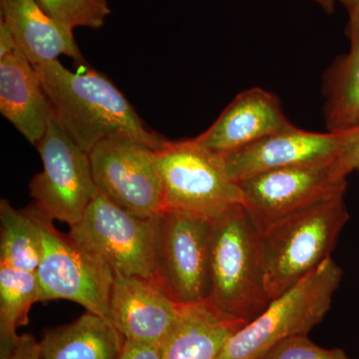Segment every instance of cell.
Wrapping results in <instances>:
<instances>
[{"label": "cell", "instance_id": "8992f818", "mask_svg": "<svg viewBox=\"0 0 359 359\" xmlns=\"http://www.w3.org/2000/svg\"><path fill=\"white\" fill-rule=\"evenodd\" d=\"M164 212H186L214 219L233 205H242L240 187L231 181L221 155L194 139L171 142L157 151Z\"/></svg>", "mask_w": 359, "mask_h": 359}, {"label": "cell", "instance_id": "7402d4cb", "mask_svg": "<svg viewBox=\"0 0 359 359\" xmlns=\"http://www.w3.org/2000/svg\"><path fill=\"white\" fill-rule=\"evenodd\" d=\"M45 13L65 29H99L111 14L108 0H37Z\"/></svg>", "mask_w": 359, "mask_h": 359}, {"label": "cell", "instance_id": "cb8c5ba5", "mask_svg": "<svg viewBox=\"0 0 359 359\" xmlns=\"http://www.w3.org/2000/svg\"><path fill=\"white\" fill-rule=\"evenodd\" d=\"M339 134V153L334 161L335 170L341 178L359 171V128Z\"/></svg>", "mask_w": 359, "mask_h": 359}, {"label": "cell", "instance_id": "83f0119b", "mask_svg": "<svg viewBox=\"0 0 359 359\" xmlns=\"http://www.w3.org/2000/svg\"><path fill=\"white\" fill-rule=\"evenodd\" d=\"M316 2L323 9V11L328 14L334 13L335 6L339 0H313Z\"/></svg>", "mask_w": 359, "mask_h": 359}, {"label": "cell", "instance_id": "7c38bea8", "mask_svg": "<svg viewBox=\"0 0 359 359\" xmlns=\"http://www.w3.org/2000/svg\"><path fill=\"white\" fill-rule=\"evenodd\" d=\"M339 145V134L306 131L294 125L231 154L221 156L226 174L238 184L273 170L332 162L337 158Z\"/></svg>", "mask_w": 359, "mask_h": 359}, {"label": "cell", "instance_id": "ac0fdd59", "mask_svg": "<svg viewBox=\"0 0 359 359\" xmlns=\"http://www.w3.org/2000/svg\"><path fill=\"white\" fill-rule=\"evenodd\" d=\"M347 13L348 51L334 59L323 80V118L330 133L359 128V13Z\"/></svg>", "mask_w": 359, "mask_h": 359}, {"label": "cell", "instance_id": "d4e9b609", "mask_svg": "<svg viewBox=\"0 0 359 359\" xmlns=\"http://www.w3.org/2000/svg\"><path fill=\"white\" fill-rule=\"evenodd\" d=\"M0 359H42L39 341L32 334H21L11 346L0 349Z\"/></svg>", "mask_w": 359, "mask_h": 359}, {"label": "cell", "instance_id": "ffe728a7", "mask_svg": "<svg viewBox=\"0 0 359 359\" xmlns=\"http://www.w3.org/2000/svg\"><path fill=\"white\" fill-rule=\"evenodd\" d=\"M0 263L36 273L43 254V240L30 205L18 210L0 201Z\"/></svg>", "mask_w": 359, "mask_h": 359}, {"label": "cell", "instance_id": "e0dca14e", "mask_svg": "<svg viewBox=\"0 0 359 359\" xmlns=\"http://www.w3.org/2000/svg\"><path fill=\"white\" fill-rule=\"evenodd\" d=\"M245 325L209 299L181 304L173 330L162 344V359H218L231 337Z\"/></svg>", "mask_w": 359, "mask_h": 359}, {"label": "cell", "instance_id": "484cf974", "mask_svg": "<svg viewBox=\"0 0 359 359\" xmlns=\"http://www.w3.org/2000/svg\"><path fill=\"white\" fill-rule=\"evenodd\" d=\"M119 359H162V346L125 339Z\"/></svg>", "mask_w": 359, "mask_h": 359}, {"label": "cell", "instance_id": "9a60e30c", "mask_svg": "<svg viewBox=\"0 0 359 359\" xmlns=\"http://www.w3.org/2000/svg\"><path fill=\"white\" fill-rule=\"evenodd\" d=\"M0 112L34 146L54 119L34 65L18 48L0 58Z\"/></svg>", "mask_w": 359, "mask_h": 359}, {"label": "cell", "instance_id": "4316f807", "mask_svg": "<svg viewBox=\"0 0 359 359\" xmlns=\"http://www.w3.org/2000/svg\"><path fill=\"white\" fill-rule=\"evenodd\" d=\"M13 33L4 21L0 20V58L18 49Z\"/></svg>", "mask_w": 359, "mask_h": 359}, {"label": "cell", "instance_id": "7a4b0ae2", "mask_svg": "<svg viewBox=\"0 0 359 359\" xmlns=\"http://www.w3.org/2000/svg\"><path fill=\"white\" fill-rule=\"evenodd\" d=\"M208 299L245 323L266 311L271 301L266 292L261 233L242 205L211 221Z\"/></svg>", "mask_w": 359, "mask_h": 359}, {"label": "cell", "instance_id": "6da1fadb", "mask_svg": "<svg viewBox=\"0 0 359 359\" xmlns=\"http://www.w3.org/2000/svg\"><path fill=\"white\" fill-rule=\"evenodd\" d=\"M54 120L85 152L100 142L124 139L156 151L169 143L147 128L109 78L94 70L72 72L59 60L34 66Z\"/></svg>", "mask_w": 359, "mask_h": 359}, {"label": "cell", "instance_id": "277c9868", "mask_svg": "<svg viewBox=\"0 0 359 359\" xmlns=\"http://www.w3.org/2000/svg\"><path fill=\"white\" fill-rule=\"evenodd\" d=\"M342 276L341 268L330 257L271 299L266 311L231 337L218 359H256L280 340L309 335L327 316Z\"/></svg>", "mask_w": 359, "mask_h": 359}, {"label": "cell", "instance_id": "d6986e66", "mask_svg": "<svg viewBox=\"0 0 359 359\" xmlns=\"http://www.w3.org/2000/svg\"><path fill=\"white\" fill-rule=\"evenodd\" d=\"M125 337L95 313H86L67 325L45 330L42 359H119Z\"/></svg>", "mask_w": 359, "mask_h": 359}, {"label": "cell", "instance_id": "8fae6325", "mask_svg": "<svg viewBox=\"0 0 359 359\" xmlns=\"http://www.w3.org/2000/svg\"><path fill=\"white\" fill-rule=\"evenodd\" d=\"M211 221L176 211L161 217L154 282L179 304L209 299Z\"/></svg>", "mask_w": 359, "mask_h": 359}, {"label": "cell", "instance_id": "3957f363", "mask_svg": "<svg viewBox=\"0 0 359 359\" xmlns=\"http://www.w3.org/2000/svg\"><path fill=\"white\" fill-rule=\"evenodd\" d=\"M346 192L309 205L261 233L269 299L280 297L330 259L349 219Z\"/></svg>", "mask_w": 359, "mask_h": 359}, {"label": "cell", "instance_id": "30bf717a", "mask_svg": "<svg viewBox=\"0 0 359 359\" xmlns=\"http://www.w3.org/2000/svg\"><path fill=\"white\" fill-rule=\"evenodd\" d=\"M97 190L136 216H160L164 189L157 151L137 142L109 139L89 153Z\"/></svg>", "mask_w": 359, "mask_h": 359}, {"label": "cell", "instance_id": "9c48e42d", "mask_svg": "<svg viewBox=\"0 0 359 359\" xmlns=\"http://www.w3.org/2000/svg\"><path fill=\"white\" fill-rule=\"evenodd\" d=\"M334 161L273 170L238 182L242 207L257 231L263 233L294 212L346 192L347 180L337 174Z\"/></svg>", "mask_w": 359, "mask_h": 359}, {"label": "cell", "instance_id": "f1b7e54d", "mask_svg": "<svg viewBox=\"0 0 359 359\" xmlns=\"http://www.w3.org/2000/svg\"><path fill=\"white\" fill-rule=\"evenodd\" d=\"M339 2L344 4L346 11H356L359 13V0H339Z\"/></svg>", "mask_w": 359, "mask_h": 359}, {"label": "cell", "instance_id": "44dd1931", "mask_svg": "<svg viewBox=\"0 0 359 359\" xmlns=\"http://www.w3.org/2000/svg\"><path fill=\"white\" fill-rule=\"evenodd\" d=\"M36 302H41L36 273L0 263V349L18 339V328L29 323V311Z\"/></svg>", "mask_w": 359, "mask_h": 359}, {"label": "cell", "instance_id": "2e32d148", "mask_svg": "<svg viewBox=\"0 0 359 359\" xmlns=\"http://www.w3.org/2000/svg\"><path fill=\"white\" fill-rule=\"evenodd\" d=\"M0 20L11 29L18 49L33 65L58 60L61 55L84 65L73 32L45 13L37 0H0Z\"/></svg>", "mask_w": 359, "mask_h": 359}, {"label": "cell", "instance_id": "5b68a950", "mask_svg": "<svg viewBox=\"0 0 359 359\" xmlns=\"http://www.w3.org/2000/svg\"><path fill=\"white\" fill-rule=\"evenodd\" d=\"M43 240V254L36 271L41 302L66 299L111 321L110 297L115 273L102 257L68 233L34 203L30 205ZM113 325V323H112Z\"/></svg>", "mask_w": 359, "mask_h": 359}, {"label": "cell", "instance_id": "603a6c76", "mask_svg": "<svg viewBox=\"0 0 359 359\" xmlns=\"http://www.w3.org/2000/svg\"><path fill=\"white\" fill-rule=\"evenodd\" d=\"M256 359H351L342 349L318 346L309 335H297L276 342Z\"/></svg>", "mask_w": 359, "mask_h": 359}, {"label": "cell", "instance_id": "ba28073f", "mask_svg": "<svg viewBox=\"0 0 359 359\" xmlns=\"http://www.w3.org/2000/svg\"><path fill=\"white\" fill-rule=\"evenodd\" d=\"M35 147L43 169L29 184L33 203L53 221L74 226L98 193L89 153L54 119Z\"/></svg>", "mask_w": 359, "mask_h": 359}, {"label": "cell", "instance_id": "5bb4252c", "mask_svg": "<svg viewBox=\"0 0 359 359\" xmlns=\"http://www.w3.org/2000/svg\"><path fill=\"white\" fill-rule=\"evenodd\" d=\"M181 304L153 280L115 273L111 321L126 339L162 346L173 330Z\"/></svg>", "mask_w": 359, "mask_h": 359}, {"label": "cell", "instance_id": "52a82bcc", "mask_svg": "<svg viewBox=\"0 0 359 359\" xmlns=\"http://www.w3.org/2000/svg\"><path fill=\"white\" fill-rule=\"evenodd\" d=\"M161 217L136 216L98 192L69 233L102 257L115 273L154 282Z\"/></svg>", "mask_w": 359, "mask_h": 359}, {"label": "cell", "instance_id": "4fadbf2b", "mask_svg": "<svg viewBox=\"0 0 359 359\" xmlns=\"http://www.w3.org/2000/svg\"><path fill=\"white\" fill-rule=\"evenodd\" d=\"M292 126L278 96L254 87L238 94L212 126L194 141L216 154L226 155Z\"/></svg>", "mask_w": 359, "mask_h": 359}]
</instances>
